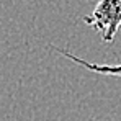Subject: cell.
<instances>
[{
    "label": "cell",
    "mask_w": 121,
    "mask_h": 121,
    "mask_svg": "<svg viewBox=\"0 0 121 121\" xmlns=\"http://www.w3.org/2000/svg\"><path fill=\"white\" fill-rule=\"evenodd\" d=\"M52 49L57 51L59 54H62L64 57L70 59L72 62L82 65L83 69L90 70V72H95V74H100V75H116V77H121V64H115V65H110V64H93V62H88V60L82 59V57H77L75 54H72L69 51L59 49L56 46H52Z\"/></svg>",
    "instance_id": "7a4b0ae2"
},
{
    "label": "cell",
    "mask_w": 121,
    "mask_h": 121,
    "mask_svg": "<svg viewBox=\"0 0 121 121\" xmlns=\"http://www.w3.org/2000/svg\"><path fill=\"white\" fill-rule=\"evenodd\" d=\"M83 23L97 31L105 43H113L121 28V0H100Z\"/></svg>",
    "instance_id": "6da1fadb"
}]
</instances>
